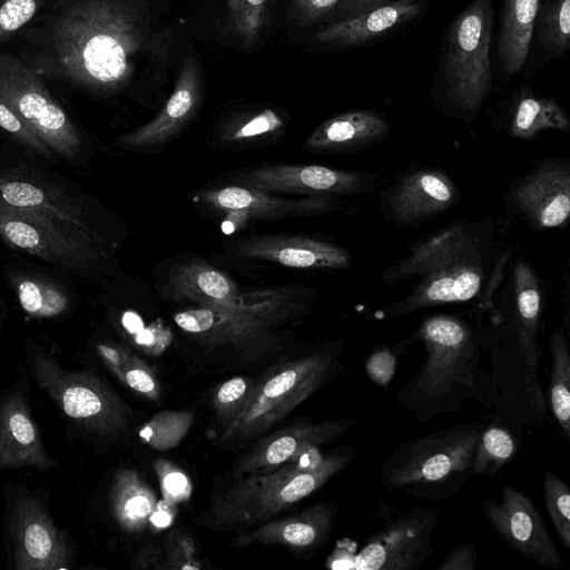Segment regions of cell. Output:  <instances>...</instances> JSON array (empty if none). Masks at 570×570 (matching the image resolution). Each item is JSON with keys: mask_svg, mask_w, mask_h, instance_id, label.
Segmentation results:
<instances>
[{"mask_svg": "<svg viewBox=\"0 0 570 570\" xmlns=\"http://www.w3.org/2000/svg\"><path fill=\"white\" fill-rule=\"evenodd\" d=\"M36 11V0H6L0 6V42L24 26Z\"/></svg>", "mask_w": 570, "mask_h": 570, "instance_id": "bcb514c9", "label": "cell"}, {"mask_svg": "<svg viewBox=\"0 0 570 570\" xmlns=\"http://www.w3.org/2000/svg\"><path fill=\"white\" fill-rule=\"evenodd\" d=\"M287 296L277 292L246 294L238 307L199 306L174 315L185 332L213 343H238L262 334L287 308Z\"/></svg>", "mask_w": 570, "mask_h": 570, "instance_id": "9a60e30c", "label": "cell"}, {"mask_svg": "<svg viewBox=\"0 0 570 570\" xmlns=\"http://www.w3.org/2000/svg\"><path fill=\"white\" fill-rule=\"evenodd\" d=\"M202 97L198 66L189 56L184 61L176 86L160 112L148 124L125 135L119 142L128 148H144L165 142L194 115Z\"/></svg>", "mask_w": 570, "mask_h": 570, "instance_id": "484cf974", "label": "cell"}, {"mask_svg": "<svg viewBox=\"0 0 570 570\" xmlns=\"http://www.w3.org/2000/svg\"><path fill=\"white\" fill-rule=\"evenodd\" d=\"M240 177L248 187L269 194L337 197L372 193L376 187V180L370 173L321 165H268L242 174Z\"/></svg>", "mask_w": 570, "mask_h": 570, "instance_id": "ac0fdd59", "label": "cell"}, {"mask_svg": "<svg viewBox=\"0 0 570 570\" xmlns=\"http://www.w3.org/2000/svg\"><path fill=\"white\" fill-rule=\"evenodd\" d=\"M169 284L174 297L205 307H238L246 297L224 273L203 262L179 266Z\"/></svg>", "mask_w": 570, "mask_h": 570, "instance_id": "f546056e", "label": "cell"}, {"mask_svg": "<svg viewBox=\"0 0 570 570\" xmlns=\"http://www.w3.org/2000/svg\"><path fill=\"white\" fill-rule=\"evenodd\" d=\"M30 392L22 373L0 395V471L32 468L43 472L59 465L32 416Z\"/></svg>", "mask_w": 570, "mask_h": 570, "instance_id": "2e32d148", "label": "cell"}, {"mask_svg": "<svg viewBox=\"0 0 570 570\" xmlns=\"http://www.w3.org/2000/svg\"><path fill=\"white\" fill-rule=\"evenodd\" d=\"M508 130L514 137L531 139L546 129L567 131L570 120L552 97H544L521 85L508 101Z\"/></svg>", "mask_w": 570, "mask_h": 570, "instance_id": "4dcf8cb0", "label": "cell"}, {"mask_svg": "<svg viewBox=\"0 0 570 570\" xmlns=\"http://www.w3.org/2000/svg\"><path fill=\"white\" fill-rule=\"evenodd\" d=\"M0 200L102 243L89 197L66 177L23 157L0 153Z\"/></svg>", "mask_w": 570, "mask_h": 570, "instance_id": "ba28073f", "label": "cell"}, {"mask_svg": "<svg viewBox=\"0 0 570 570\" xmlns=\"http://www.w3.org/2000/svg\"><path fill=\"white\" fill-rule=\"evenodd\" d=\"M0 128L31 155L53 160L52 150L18 117L12 108L0 97Z\"/></svg>", "mask_w": 570, "mask_h": 570, "instance_id": "b9f144b4", "label": "cell"}, {"mask_svg": "<svg viewBox=\"0 0 570 570\" xmlns=\"http://www.w3.org/2000/svg\"><path fill=\"white\" fill-rule=\"evenodd\" d=\"M355 424L353 417H341L320 422L302 421L277 430L262 439L237 461L235 475L238 479L275 470L312 449L341 439Z\"/></svg>", "mask_w": 570, "mask_h": 570, "instance_id": "ffe728a7", "label": "cell"}, {"mask_svg": "<svg viewBox=\"0 0 570 570\" xmlns=\"http://www.w3.org/2000/svg\"><path fill=\"white\" fill-rule=\"evenodd\" d=\"M199 197L216 209L255 219L320 215L337 207L334 197L313 196L303 199H285L255 188L240 186L206 190Z\"/></svg>", "mask_w": 570, "mask_h": 570, "instance_id": "d4e9b609", "label": "cell"}, {"mask_svg": "<svg viewBox=\"0 0 570 570\" xmlns=\"http://www.w3.org/2000/svg\"><path fill=\"white\" fill-rule=\"evenodd\" d=\"M517 453V444L509 431L501 426H485L475 446L471 475L494 476Z\"/></svg>", "mask_w": 570, "mask_h": 570, "instance_id": "8d00e7d4", "label": "cell"}, {"mask_svg": "<svg viewBox=\"0 0 570 570\" xmlns=\"http://www.w3.org/2000/svg\"><path fill=\"white\" fill-rule=\"evenodd\" d=\"M481 228L482 225L466 220L453 223L412 247L404 257L385 267L380 277L386 284L420 277L453 256Z\"/></svg>", "mask_w": 570, "mask_h": 570, "instance_id": "83f0119b", "label": "cell"}, {"mask_svg": "<svg viewBox=\"0 0 570 570\" xmlns=\"http://www.w3.org/2000/svg\"><path fill=\"white\" fill-rule=\"evenodd\" d=\"M485 426L481 421L455 424L400 444L381 463V484L429 501L449 500L472 478L473 453Z\"/></svg>", "mask_w": 570, "mask_h": 570, "instance_id": "277c9868", "label": "cell"}, {"mask_svg": "<svg viewBox=\"0 0 570 570\" xmlns=\"http://www.w3.org/2000/svg\"><path fill=\"white\" fill-rule=\"evenodd\" d=\"M95 348L101 362L121 383L150 400L159 397L158 381L142 360L115 343L99 342Z\"/></svg>", "mask_w": 570, "mask_h": 570, "instance_id": "d590c367", "label": "cell"}, {"mask_svg": "<svg viewBox=\"0 0 570 570\" xmlns=\"http://www.w3.org/2000/svg\"><path fill=\"white\" fill-rule=\"evenodd\" d=\"M343 344L281 365L255 383L242 410L223 426L220 442L249 440L281 422L335 372Z\"/></svg>", "mask_w": 570, "mask_h": 570, "instance_id": "52a82bcc", "label": "cell"}, {"mask_svg": "<svg viewBox=\"0 0 570 570\" xmlns=\"http://www.w3.org/2000/svg\"><path fill=\"white\" fill-rule=\"evenodd\" d=\"M283 119L272 109H265L237 127L229 129L225 139L239 141L276 131L283 127Z\"/></svg>", "mask_w": 570, "mask_h": 570, "instance_id": "f6af8a7d", "label": "cell"}, {"mask_svg": "<svg viewBox=\"0 0 570 570\" xmlns=\"http://www.w3.org/2000/svg\"><path fill=\"white\" fill-rule=\"evenodd\" d=\"M23 351L31 376L69 426L89 440H115L125 433L129 410L95 371L68 370L32 341H27Z\"/></svg>", "mask_w": 570, "mask_h": 570, "instance_id": "8992f818", "label": "cell"}, {"mask_svg": "<svg viewBox=\"0 0 570 570\" xmlns=\"http://www.w3.org/2000/svg\"><path fill=\"white\" fill-rule=\"evenodd\" d=\"M500 492L499 500L482 502L490 527L511 548L535 564L561 569L563 557L531 497L509 484L501 485Z\"/></svg>", "mask_w": 570, "mask_h": 570, "instance_id": "5bb4252c", "label": "cell"}, {"mask_svg": "<svg viewBox=\"0 0 570 570\" xmlns=\"http://www.w3.org/2000/svg\"><path fill=\"white\" fill-rule=\"evenodd\" d=\"M0 97L56 157L69 163L79 159L80 131L39 76L12 56L0 55Z\"/></svg>", "mask_w": 570, "mask_h": 570, "instance_id": "8fae6325", "label": "cell"}, {"mask_svg": "<svg viewBox=\"0 0 570 570\" xmlns=\"http://www.w3.org/2000/svg\"><path fill=\"white\" fill-rule=\"evenodd\" d=\"M337 514L334 502H318L292 515L268 520L230 541L233 547L286 546L303 552L322 547L331 537Z\"/></svg>", "mask_w": 570, "mask_h": 570, "instance_id": "7402d4cb", "label": "cell"}, {"mask_svg": "<svg viewBox=\"0 0 570 570\" xmlns=\"http://www.w3.org/2000/svg\"><path fill=\"white\" fill-rule=\"evenodd\" d=\"M455 183L443 170L420 167L403 173L381 194V212L391 223L413 227L454 206Z\"/></svg>", "mask_w": 570, "mask_h": 570, "instance_id": "e0dca14e", "label": "cell"}, {"mask_svg": "<svg viewBox=\"0 0 570 570\" xmlns=\"http://www.w3.org/2000/svg\"><path fill=\"white\" fill-rule=\"evenodd\" d=\"M513 294L517 342L524 361L529 391L534 404L542 411L544 400L538 380L540 347L537 338L542 315L543 291L534 271L523 257L515 259L513 265Z\"/></svg>", "mask_w": 570, "mask_h": 570, "instance_id": "cb8c5ba5", "label": "cell"}, {"mask_svg": "<svg viewBox=\"0 0 570 570\" xmlns=\"http://www.w3.org/2000/svg\"><path fill=\"white\" fill-rule=\"evenodd\" d=\"M238 254L293 268L341 269L351 253L336 244L298 235H261L242 242Z\"/></svg>", "mask_w": 570, "mask_h": 570, "instance_id": "603a6c76", "label": "cell"}, {"mask_svg": "<svg viewBox=\"0 0 570 570\" xmlns=\"http://www.w3.org/2000/svg\"><path fill=\"white\" fill-rule=\"evenodd\" d=\"M428 0H399L331 22L313 39L324 46L358 48L397 33L425 11Z\"/></svg>", "mask_w": 570, "mask_h": 570, "instance_id": "44dd1931", "label": "cell"}, {"mask_svg": "<svg viewBox=\"0 0 570 570\" xmlns=\"http://www.w3.org/2000/svg\"><path fill=\"white\" fill-rule=\"evenodd\" d=\"M412 341L422 342L424 362L399 390L396 401L417 422L461 411L465 402H490L492 381L481 328L461 315L434 314L405 342Z\"/></svg>", "mask_w": 570, "mask_h": 570, "instance_id": "7a4b0ae2", "label": "cell"}, {"mask_svg": "<svg viewBox=\"0 0 570 570\" xmlns=\"http://www.w3.org/2000/svg\"><path fill=\"white\" fill-rule=\"evenodd\" d=\"M154 469L159 479L164 501L175 505L189 499L191 484L181 470L166 460L156 461Z\"/></svg>", "mask_w": 570, "mask_h": 570, "instance_id": "7bdbcfd3", "label": "cell"}, {"mask_svg": "<svg viewBox=\"0 0 570 570\" xmlns=\"http://www.w3.org/2000/svg\"><path fill=\"white\" fill-rule=\"evenodd\" d=\"M273 0H226L234 28L246 46H252L265 24Z\"/></svg>", "mask_w": 570, "mask_h": 570, "instance_id": "ab89813d", "label": "cell"}, {"mask_svg": "<svg viewBox=\"0 0 570 570\" xmlns=\"http://www.w3.org/2000/svg\"><path fill=\"white\" fill-rule=\"evenodd\" d=\"M174 508L175 505L169 504L164 500L157 501L156 507L149 517V522L159 529L170 525L174 520Z\"/></svg>", "mask_w": 570, "mask_h": 570, "instance_id": "816d5d0a", "label": "cell"}, {"mask_svg": "<svg viewBox=\"0 0 570 570\" xmlns=\"http://www.w3.org/2000/svg\"><path fill=\"white\" fill-rule=\"evenodd\" d=\"M478 553L473 542H464L451 549L436 570H474L476 568Z\"/></svg>", "mask_w": 570, "mask_h": 570, "instance_id": "c3c4849f", "label": "cell"}, {"mask_svg": "<svg viewBox=\"0 0 570 570\" xmlns=\"http://www.w3.org/2000/svg\"><path fill=\"white\" fill-rule=\"evenodd\" d=\"M492 226L482 228L453 256L424 275L402 298L383 309L391 318L439 305L474 299L485 286L493 263Z\"/></svg>", "mask_w": 570, "mask_h": 570, "instance_id": "30bf717a", "label": "cell"}, {"mask_svg": "<svg viewBox=\"0 0 570 570\" xmlns=\"http://www.w3.org/2000/svg\"><path fill=\"white\" fill-rule=\"evenodd\" d=\"M22 309L36 318H53L68 312L71 296L59 283L37 275L10 276Z\"/></svg>", "mask_w": 570, "mask_h": 570, "instance_id": "d6a6232c", "label": "cell"}, {"mask_svg": "<svg viewBox=\"0 0 570 570\" xmlns=\"http://www.w3.org/2000/svg\"><path fill=\"white\" fill-rule=\"evenodd\" d=\"M397 364V354L392 347L374 346L368 354L364 368L367 377L377 386L386 387L392 382Z\"/></svg>", "mask_w": 570, "mask_h": 570, "instance_id": "ee69618b", "label": "cell"}, {"mask_svg": "<svg viewBox=\"0 0 570 570\" xmlns=\"http://www.w3.org/2000/svg\"><path fill=\"white\" fill-rule=\"evenodd\" d=\"M508 199L535 229L564 226L570 213V163L543 161L512 183Z\"/></svg>", "mask_w": 570, "mask_h": 570, "instance_id": "d6986e66", "label": "cell"}, {"mask_svg": "<svg viewBox=\"0 0 570 570\" xmlns=\"http://www.w3.org/2000/svg\"><path fill=\"white\" fill-rule=\"evenodd\" d=\"M534 45L547 59L561 58L569 51L570 0H539L531 47Z\"/></svg>", "mask_w": 570, "mask_h": 570, "instance_id": "836d02e7", "label": "cell"}, {"mask_svg": "<svg viewBox=\"0 0 570 570\" xmlns=\"http://www.w3.org/2000/svg\"><path fill=\"white\" fill-rule=\"evenodd\" d=\"M391 127L384 115L374 110H352L322 122L306 139L313 151H353L383 141Z\"/></svg>", "mask_w": 570, "mask_h": 570, "instance_id": "4316f807", "label": "cell"}, {"mask_svg": "<svg viewBox=\"0 0 570 570\" xmlns=\"http://www.w3.org/2000/svg\"><path fill=\"white\" fill-rule=\"evenodd\" d=\"M0 331H1V321H0Z\"/></svg>", "mask_w": 570, "mask_h": 570, "instance_id": "f5cc1de1", "label": "cell"}, {"mask_svg": "<svg viewBox=\"0 0 570 570\" xmlns=\"http://www.w3.org/2000/svg\"><path fill=\"white\" fill-rule=\"evenodd\" d=\"M157 498L153 489L131 469H120L109 490V510L127 533H140L147 527Z\"/></svg>", "mask_w": 570, "mask_h": 570, "instance_id": "1f68e13d", "label": "cell"}, {"mask_svg": "<svg viewBox=\"0 0 570 570\" xmlns=\"http://www.w3.org/2000/svg\"><path fill=\"white\" fill-rule=\"evenodd\" d=\"M194 421L186 411H164L154 415L139 431L140 440L157 450L177 446Z\"/></svg>", "mask_w": 570, "mask_h": 570, "instance_id": "74e56055", "label": "cell"}, {"mask_svg": "<svg viewBox=\"0 0 570 570\" xmlns=\"http://www.w3.org/2000/svg\"><path fill=\"white\" fill-rule=\"evenodd\" d=\"M0 240L72 277H89L101 257L100 244L0 200Z\"/></svg>", "mask_w": 570, "mask_h": 570, "instance_id": "7c38bea8", "label": "cell"}, {"mask_svg": "<svg viewBox=\"0 0 570 570\" xmlns=\"http://www.w3.org/2000/svg\"><path fill=\"white\" fill-rule=\"evenodd\" d=\"M551 367L549 402L563 438L570 440V353L563 326H558L549 338Z\"/></svg>", "mask_w": 570, "mask_h": 570, "instance_id": "e575fe53", "label": "cell"}, {"mask_svg": "<svg viewBox=\"0 0 570 570\" xmlns=\"http://www.w3.org/2000/svg\"><path fill=\"white\" fill-rule=\"evenodd\" d=\"M440 520L434 509L415 508L386 517L347 564L356 570H419L433 553L432 535Z\"/></svg>", "mask_w": 570, "mask_h": 570, "instance_id": "4fadbf2b", "label": "cell"}, {"mask_svg": "<svg viewBox=\"0 0 570 570\" xmlns=\"http://www.w3.org/2000/svg\"><path fill=\"white\" fill-rule=\"evenodd\" d=\"M148 42L142 19L124 1L82 0L55 22L49 65L72 83L111 91L131 79Z\"/></svg>", "mask_w": 570, "mask_h": 570, "instance_id": "6da1fadb", "label": "cell"}, {"mask_svg": "<svg viewBox=\"0 0 570 570\" xmlns=\"http://www.w3.org/2000/svg\"><path fill=\"white\" fill-rule=\"evenodd\" d=\"M539 0H502L497 57L507 79L523 71L532 42Z\"/></svg>", "mask_w": 570, "mask_h": 570, "instance_id": "f1b7e54d", "label": "cell"}, {"mask_svg": "<svg viewBox=\"0 0 570 570\" xmlns=\"http://www.w3.org/2000/svg\"><path fill=\"white\" fill-rule=\"evenodd\" d=\"M168 568L199 569L191 539L183 533H170L164 542Z\"/></svg>", "mask_w": 570, "mask_h": 570, "instance_id": "7dc6e473", "label": "cell"}, {"mask_svg": "<svg viewBox=\"0 0 570 570\" xmlns=\"http://www.w3.org/2000/svg\"><path fill=\"white\" fill-rule=\"evenodd\" d=\"M494 0H471L444 28L433 91L448 108L472 117L492 89Z\"/></svg>", "mask_w": 570, "mask_h": 570, "instance_id": "5b68a950", "label": "cell"}, {"mask_svg": "<svg viewBox=\"0 0 570 570\" xmlns=\"http://www.w3.org/2000/svg\"><path fill=\"white\" fill-rule=\"evenodd\" d=\"M394 1L399 0H342L326 17L334 22Z\"/></svg>", "mask_w": 570, "mask_h": 570, "instance_id": "f907efd6", "label": "cell"}, {"mask_svg": "<svg viewBox=\"0 0 570 570\" xmlns=\"http://www.w3.org/2000/svg\"><path fill=\"white\" fill-rule=\"evenodd\" d=\"M342 0H293L299 21L312 24L326 17Z\"/></svg>", "mask_w": 570, "mask_h": 570, "instance_id": "681fc988", "label": "cell"}, {"mask_svg": "<svg viewBox=\"0 0 570 570\" xmlns=\"http://www.w3.org/2000/svg\"><path fill=\"white\" fill-rule=\"evenodd\" d=\"M255 383L242 376L225 381L214 393L212 405L223 424H227L244 406Z\"/></svg>", "mask_w": 570, "mask_h": 570, "instance_id": "60d3db41", "label": "cell"}, {"mask_svg": "<svg viewBox=\"0 0 570 570\" xmlns=\"http://www.w3.org/2000/svg\"><path fill=\"white\" fill-rule=\"evenodd\" d=\"M543 501L552 525L566 548H570V489L556 473H543Z\"/></svg>", "mask_w": 570, "mask_h": 570, "instance_id": "f35d334b", "label": "cell"}, {"mask_svg": "<svg viewBox=\"0 0 570 570\" xmlns=\"http://www.w3.org/2000/svg\"><path fill=\"white\" fill-rule=\"evenodd\" d=\"M4 493V546L13 570H65L73 567L77 546L52 518L35 492L7 483Z\"/></svg>", "mask_w": 570, "mask_h": 570, "instance_id": "9c48e42d", "label": "cell"}, {"mask_svg": "<svg viewBox=\"0 0 570 570\" xmlns=\"http://www.w3.org/2000/svg\"><path fill=\"white\" fill-rule=\"evenodd\" d=\"M356 455L350 446L327 453L315 448L269 472L238 478L215 499L210 525L232 531L268 521L321 489Z\"/></svg>", "mask_w": 570, "mask_h": 570, "instance_id": "3957f363", "label": "cell"}]
</instances>
